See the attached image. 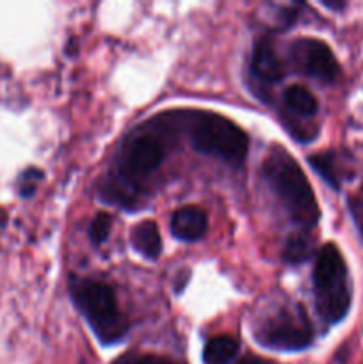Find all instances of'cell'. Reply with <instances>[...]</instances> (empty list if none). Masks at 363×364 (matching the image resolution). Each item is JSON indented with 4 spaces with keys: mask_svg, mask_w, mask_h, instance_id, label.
Instances as JSON below:
<instances>
[{
    "mask_svg": "<svg viewBox=\"0 0 363 364\" xmlns=\"http://www.w3.org/2000/svg\"><path fill=\"white\" fill-rule=\"evenodd\" d=\"M262 173L287 210L292 223L302 230L313 228L319 223L320 210L308 178L287 149L273 146L263 160Z\"/></svg>",
    "mask_w": 363,
    "mask_h": 364,
    "instance_id": "1",
    "label": "cell"
},
{
    "mask_svg": "<svg viewBox=\"0 0 363 364\" xmlns=\"http://www.w3.org/2000/svg\"><path fill=\"white\" fill-rule=\"evenodd\" d=\"M70 294L100 343L116 345L127 336L128 320L109 284L89 277H71Z\"/></svg>",
    "mask_w": 363,
    "mask_h": 364,
    "instance_id": "2",
    "label": "cell"
},
{
    "mask_svg": "<svg viewBox=\"0 0 363 364\" xmlns=\"http://www.w3.org/2000/svg\"><path fill=\"white\" fill-rule=\"evenodd\" d=\"M315 308L326 323H337L345 318L351 308L347 265L335 244H326L319 251L313 267Z\"/></svg>",
    "mask_w": 363,
    "mask_h": 364,
    "instance_id": "3",
    "label": "cell"
},
{
    "mask_svg": "<svg viewBox=\"0 0 363 364\" xmlns=\"http://www.w3.org/2000/svg\"><path fill=\"white\" fill-rule=\"evenodd\" d=\"M192 148L228 164L244 162L249 149L248 134L228 117L216 112H196L189 123Z\"/></svg>",
    "mask_w": 363,
    "mask_h": 364,
    "instance_id": "4",
    "label": "cell"
},
{
    "mask_svg": "<svg viewBox=\"0 0 363 364\" xmlns=\"http://www.w3.org/2000/svg\"><path fill=\"white\" fill-rule=\"evenodd\" d=\"M260 345L273 350H302L310 347L313 340V329L308 315L301 306L283 308L267 316L255 331Z\"/></svg>",
    "mask_w": 363,
    "mask_h": 364,
    "instance_id": "5",
    "label": "cell"
},
{
    "mask_svg": "<svg viewBox=\"0 0 363 364\" xmlns=\"http://www.w3.org/2000/svg\"><path fill=\"white\" fill-rule=\"evenodd\" d=\"M166 159V146L157 135L142 132L128 137L117 155V169L114 176L127 181L132 187L141 188V180L148 178Z\"/></svg>",
    "mask_w": 363,
    "mask_h": 364,
    "instance_id": "6",
    "label": "cell"
},
{
    "mask_svg": "<svg viewBox=\"0 0 363 364\" xmlns=\"http://www.w3.org/2000/svg\"><path fill=\"white\" fill-rule=\"evenodd\" d=\"M290 52L299 70L308 77L320 82H333L338 77L340 66L330 46L320 39H299Z\"/></svg>",
    "mask_w": 363,
    "mask_h": 364,
    "instance_id": "7",
    "label": "cell"
},
{
    "mask_svg": "<svg viewBox=\"0 0 363 364\" xmlns=\"http://www.w3.org/2000/svg\"><path fill=\"white\" fill-rule=\"evenodd\" d=\"M209 220L199 206H182L171 217V233L184 242H196L205 237Z\"/></svg>",
    "mask_w": 363,
    "mask_h": 364,
    "instance_id": "8",
    "label": "cell"
},
{
    "mask_svg": "<svg viewBox=\"0 0 363 364\" xmlns=\"http://www.w3.org/2000/svg\"><path fill=\"white\" fill-rule=\"evenodd\" d=\"M251 73L262 82H280L285 70L280 57L274 52V46L269 39H260L255 45L251 57Z\"/></svg>",
    "mask_w": 363,
    "mask_h": 364,
    "instance_id": "9",
    "label": "cell"
},
{
    "mask_svg": "<svg viewBox=\"0 0 363 364\" xmlns=\"http://www.w3.org/2000/svg\"><path fill=\"white\" fill-rule=\"evenodd\" d=\"M98 192L105 203H110V205H116L120 208L127 210L137 208L139 198H141V188L132 187L127 181L114 176L112 173H109L100 181Z\"/></svg>",
    "mask_w": 363,
    "mask_h": 364,
    "instance_id": "10",
    "label": "cell"
},
{
    "mask_svg": "<svg viewBox=\"0 0 363 364\" xmlns=\"http://www.w3.org/2000/svg\"><path fill=\"white\" fill-rule=\"evenodd\" d=\"M132 245L139 255L148 259H157L162 252V238H160L159 226L152 220H142L132 228L130 233Z\"/></svg>",
    "mask_w": 363,
    "mask_h": 364,
    "instance_id": "11",
    "label": "cell"
},
{
    "mask_svg": "<svg viewBox=\"0 0 363 364\" xmlns=\"http://www.w3.org/2000/svg\"><path fill=\"white\" fill-rule=\"evenodd\" d=\"M238 341L233 336H216L206 341L203 348V363L205 364H228L237 355Z\"/></svg>",
    "mask_w": 363,
    "mask_h": 364,
    "instance_id": "12",
    "label": "cell"
},
{
    "mask_svg": "<svg viewBox=\"0 0 363 364\" xmlns=\"http://www.w3.org/2000/svg\"><path fill=\"white\" fill-rule=\"evenodd\" d=\"M283 100L287 103L288 110H292L298 116L310 117L319 109V103H317L315 96L308 89L302 87V85H290V87L285 89Z\"/></svg>",
    "mask_w": 363,
    "mask_h": 364,
    "instance_id": "13",
    "label": "cell"
},
{
    "mask_svg": "<svg viewBox=\"0 0 363 364\" xmlns=\"http://www.w3.org/2000/svg\"><path fill=\"white\" fill-rule=\"evenodd\" d=\"M308 162L313 169L317 171L320 178H322L326 183H330V187L340 188L342 178H344V173H342V167L338 164V159L335 153H319V155L308 156Z\"/></svg>",
    "mask_w": 363,
    "mask_h": 364,
    "instance_id": "14",
    "label": "cell"
},
{
    "mask_svg": "<svg viewBox=\"0 0 363 364\" xmlns=\"http://www.w3.org/2000/svg\"><path fill=\"white\" fill-rule=\"evenodd\" d=\"M313 244L305 233L292 235L283 247V259L288 263H302L312 256Z\"/></svg>",
    "mask_w": 363,
    "mask_h": 364,
    "instance_id": "15",
    "label": "cell"
},
{
    "mask_svg": "<svg viewBox=\"0 0 363 364\" xmlns=\"http://www.w3.org/2000/svg\"><path fill=\"white\" fill-rule=\"evenodd\" d=\"M110 226H112V219H110L109 213H96L95 219L91 220V226H89V238H91L93 244L102 245L109 237Z\"/></svg>",
    "mask_w": 363,
    "mask_h": 364,
    "instance_id": "16",
    "label": "cell"
},
{
    "mask_svg": "<svg viewBox=\"0 0 363 364\" xmlns=\"http://www.w3.org/2000/svg\"><path fill=\"white\" fill-rule=\"evenodd\" d=\"M112 364H182L173 359L162 358V355H152V354H127L117 358Z\"/></svg>",
    "mask_w": 363,
    "mask_h": 364,
    "instance_id": "17",
    "label": "cell"
},
{
    "mask_svg": "<svg viewBox=\"0 0 363 364\" xmlns=\"http://www.w3.org/2000/svg\"><path fill=\"white\" fill-rule=\"evenodd\" d=\"M237 364H276L269 359H262V358H256V355H248V358L241 359Z\"/></svg>",
    "mask_w": 363,
    "mask_h": 364,
    "instance_id": "18",
    "label": "cell"
},
{
    "mask_svg": "<svg viewBox=\"0 0 363 364\" xmlns=\"http://www.w3.org/2000/svg\"><path fill=\"white\" fill-rule=\"evenodd\" d=\"M322 6L330 7V9H342V7H345V4H344V2H338V4H335V2H327V0H324V2H322Z\"/></svg>",
    "mask_w": 363,
    "mask_h": 364,
    "instance_id": "19",
    "label": "cell"
}]
</instances>
